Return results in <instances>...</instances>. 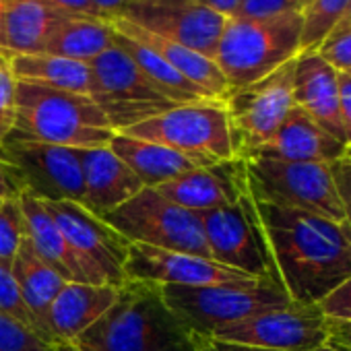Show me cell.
I'll list each match as a JSON object with an SVG mask.
<instances>
[{
	"instance_id": "cell-12",
	"label": "cell",
	"mask_w": 351,
	"mask_h": 351,
	"mask_svg": "<svg viewBox=\"0 0 351 351\" xmlns=\"http://www.w3.org/2000/svg\"><path fill=\"white\" fill-rule=\"evenodd\" d=\"M42 203L64 234L81 265L87 269L93 283L122 285L126 281L124 263L130 246L128 240L79 203L44 199Z\"/></svg>"
},
{
	"instance_id": "cell-20",
	"label": "cell",
	"mask_w": 351,
	"mask_h": 351,
	"mask_svg": "<svg viewBox=\"0 0 351 351\" xmlns=\"http://www.w3.org/2000/svg\"><path fill=\"white\" fill-rule=\"evenodd\" d=\"M293 104L345 141L339 114V73L318 52H302L293 62Z\"/></svg>"
},
{
	"instance_id": "cell-28",
	"label": "cell",
	"mask_w": 351,
	"mask_h": 351,
	"mask_svg": "<svg viewBox=\"0 0 351 351\" xmlns=\"http://www.w3.org/2000/svg\"><path fill=\"white\" fill-rule=\"evenodd\" d=\"M112 27V25H110ZM114 36V44L124 50L134 64L143 71V75L159 89V93L163 97H167L171 104L182 106V104H195V101H209L211 97L199 89L197 85H193L186 77H182L176 69H171L161 56H157L153 50H149L145 44L112 29ZM217 101V99H215Z\"/></svg>"
},
{
	"instance_id": "cell-40",
	"label": "cell",
	"mask_w": 351,
	"mask_h": 351,
	"mask_svg": "<svg viewBox=\"0 0 351 351\" xmlns=\"http://www.w3.org/2000/svg\"><path fill=\"white\" fill-rule=\"evenodd\" d=\"M23 191L25 186L19 178V173L15 171V167L0 159V201L19 199Z\"/></svg>"
},
{
	"instance_id": "cell-51",
	"label": "cell",
	"mask_w": 351,
	"mask_h": 351,
	"mask_svg": "<svg viewBox=\"0 0 351 351\" xmlns=\"http://www.w3.org/2000/svg\"><path fill=\"white\" fill-rule=\"evenodd\" d=\"M3 3H5V0H0V7H3Z\"/></svg>"
},
{
	"instance_id": "cell-7",
	"label": "cell",
	"mask_w": 351,
	"mask_h": 351,
	"mask_svg": "<svg viewBox=\"0 0 351 351\" xmlns=\"http://www.w3.org/2000/svg\"><path fill=\"white\" fill-rule=\"evenodd\" d=\"M104 221L130 244L211 258L199 213L167 201L155 189L145 186Z\"/></svg>"
},
{
	"instance_id": "cell-35",
	"label": "cell",
	"mask_w": 351,
	"mask_h": 351,
	"mask_svg": "<svg viewBox=\"0 0 351 351\" xmlns=\"http://www.w3.org/2000/svg\"><path fill=\"white\" fill-rule=\"evenodd\" d=\"M304 0H240L236 17L242 19H269L287 13H302Z\"/></svg>"
},
{
	"instance_id": "cell-3",
	"label": "cell",
	"mask_w": 351,
	"mask_h": 351,
	"mask_svg": "<svg viewBox=\"0 0 351 351\" xmlns=\"http://www.w3.org/2000/svg\"><path fill=\"white\" fill-rule=\"evenodd\" d=\"M116 130L89 95L17 81L15 124L9 136L71 149L108 147Z\"/></svg>"
},
{
	"instance_id": "cell-21",
	"label": "cell",
	"mask_w": 351,
	"mask_h": 351,
	"mask_svg": "<svg viewBox=\"0 0 351 351\" xmlns=\"http://www.w3.org/2000/svg\"><path fill=\"white\" fill-rule=\"evenodd\" d=\"M120 285L64 283L48 312V328L56 343H71L91 328L118 300Z\"/></svg>"
},
{
	"instance_id": "cell-45",
	"label": "cell",
	"mask_w": 351,
	"mask_h": 351,
	"mask_svg": "<svg viewBox=\"0 0 351 351\" xmlns=\"http://www.w3.org/2000/svg\"><path fill=\"white\" fill-rule=\"evenodd\" d=\"M201 3L207 5L209 9L217 11L219 15L228 17V19L236 17V11L240 7V0H201Z\"/></svg>"
},
{
	"instance_id": "cell-47",
	"label": "cell",
	"mask_w": 351,
	"mask_h": 351,
	"mask_svg": "<svg viewBox=\"0 0 351 351\" xmlns=\"http://www.w3.org/2000/svg\"><path fill=\"white\" fill-rule=\"evenodd\" d=\"M54 351H85V349H79V347H75L71 343H56Z\"/></svg>"
},
{
	"instance_id": "cell-39",
	"label": "cell",
	"mask_w": 351,
	"mask_h": 351,
	"mask_svg": "<svg viewBox=\"0 0 351 351\" xmlns=\"http://www.w3.org/2000/svg\"><path fill=\"white\" fill-rule=\"evenodd\" d=\"M339 114L347 147L351 149V73H339Z\"/></svg>"
},
{
	"instance_id": "cell-46",
	"label": "cell",
	"mask_w": 351,
	"mask_h": 351,
	"mask_svg": "<svg viewBox=\"0 0 351 351\" xmlns=\"http://www.w3.org/2000/svg\"><path fill=\"white\" fill-rule=\"evenodd\" d=\"M345 34H351V3H349V7L345 9L343 17L337 21V25L332 27V32L328 34L326 40H332V38H339V36H345ZM326 40H324V42H326Z\"/></svg>"
},
{
	"instance_id": "cell-25",
	"label": "cell",
	"mask_w": 351,
	"mask_h": 351,
	"mask_svg": "<svg viewBox=\"0 0 351 351\" xmlns=\"http://www.w3.org/2000/svg\"><path fill=\"white\" fill-rule=\"evenodd\" d=\"M23 217H25V236L42 256V261L52 267L66 283H93L87 269L81 265L73 248L69 246L64 234L46 211L40 197L29 191L19 195ZM97 285V283H93Z\"/></svg>"
},
{
	"instance_id": "cell-16",
	"label": "cell",
	"mask_w": 351,
	"mask_h": 351,
	"mask_svg": "<svg viewBox=\"0 0 351 351\" xmlns=\"http://www.w3.org/2000/svg\"><path fill=\"white\" fill-rule=\"evenodd\" d=\"M199 217L213 261L256 279H271L258 234L244 203V195L238 203L201 211Z\"/></svg>"
},
{
	"instance_id": "cell-49",
	"label": "cell",
	"mask_w": 351,
	"mask_h": 351,
	"mask_svg": "<svg viewBox=\"0 0 351 351\" xmlns=\"http://www.w3.org/2000/svg\"><path fill=\"white\" fill-rule=\"evenodd\" d=\"M345 157H347V159L351 161V149H347V155H345Z\"/></svg>"
},
{
	"instance_id": "cell-30",
	"label": "cell",
	"mask_w": 351,
	"mask_h": 351,
	"mask_svg": "<svg viewBox=\"0 0 351 351\" xmlns=\"http://www.w3.org/2000/svg\"><path fill=\"white\" fill-rule=\"evenodd\" d=\"M351 0H310L302 11V52H318ZM300 52V54H302Z\"/></svg>"
},
{
	"instance_id": "cell-4",
	"label": "cell",
	"mask_w": 351,
	"mask_h": 351,
	"mask_svg": "<svg viewBox=\"0 0 351 351\" xmlns=\"http://www.w3.org/2000/svg\"><path fill=\"white\" fill-rule=\"evenodd\" d=\"M302 13L269 19H228L217 44L215 62L230 91L246 87L275 73L302 52Z\"/></svg>"
},
{
	"instance_id": "cell-34",
	"label": "cell",
	"mask_w": 351,
	"mask_h": 351,
	"mask_svg": "<svg viewBox=\"0 0 351 351\" xmlns=\"http://www.w3.org/2000/svg\"><path fill=\"white\" fill-rule=\"evenodd\" d=\"M15 106H17V79L11 69L7 54L0 52V145L11 134L15 124Z\"/></svg>"
},
{
	"instance_id": "cell-31",
	"label": "cell",
	"mask_w": 351,
	"mask_h": 351,
	"mask_svg": "<svg viewBox=\"0 0 351 351\" xmlns=\"http://www.w3.org/2000/svg\"><path fill=\"white\" fill-rule=\"evenodd\" d=\"M25 238V217L19 199L0 205V263L11 265Z\"/></svg>"
},
{
	"instance_id": "cell-22",
	"label": "cell",
	"mask_w": 351,
	"mask_h": 351,
	"mask_svg": "<svg viewBox=\"0 0 351 351\" xmlns=\"http://www.w3.org/2000/svg\"><path fill=\"white\" fill-rule=\"evenodd\" d=\"M71 15L44 0H5L0 7V52L42 54L52 34Z\"/></svg>"
},
{
	"instance_id": "cell-52",
	"label": "cell",
	"mask_w": 351,
	"mask_h": 351,
	"mask_svg": "<svg viewBox=\"0 0 351 351\" xmlns=\"http://www.w3.org/2000/svg\"><path fill=\"white\" fill-rule=\"evenodd\" d=\"M0 205H3V201H0Z\"/></svg>"
},
{
	"instance_id": "cell-6",
	"label": "cell",
	"mask_w": 351,
	"mask_h": 351,
	"mask_svg": "<svg viewBox=\"0 0 351 351\" xmlns=\"http://www.w3.org/2000/svg\"><path fill=\"white\" fill-rule=\"evenodd\" d=\"M159 289L169 310L197 337H209L223 324L293 304L275 281H261L256 285L207 287L159 285Z\"/></svg>"
},
{
	"instance_id": "cell-41",
	"label": "cell",
	"mask_w": 351,
	"mask_h": 351,
	"mask_svg": "<svg viewBox=\"0 0 351 351\" xmlns=\"http://www.w3.org/2000/svg\"><path fill=\"white\" fill-rule=\"evenodd\" d=\"M50 7L71 15V17H91V19H101L99 11L95 9L93 0H44Z\"/></svg>"
},
{
	"instance_id": "cell-5",
	"label": "cell",
	"mask_w": 351,
	"mask_h": 351,
	"mask_svg": "<svg viewBox=\"0 0 351 351\" xmlns=\"http://www.w3.org/2000/svg\"><path fill=\"white\" fill-rule=\"evenodd\" d=\"M246 195L254 201L273 203L345 223L330 165L293 163L277 159H242Z\"/></svg>"
},
{
	"instance_id": "cell-33",
	"label": "cell",
	"mask_w": 351,
	"mask_h": 351,
	"mask_svg": "<svg viewBox=\"0 0 351 351\" xmlns=\"http://www.w3.org/2000/svg\"><path fill=\"white\" fill-rule=\"evenodd\" d=\"M0 312L17 318L19 322L27 324L29 328H34L42 337L38 322L34 320V316L29 314V310H27V306H25V302L21 298V291H19L17 281L13 277L11 265H7V263H0Z\"/></svg>"
},
{
	"instance_id": "cell-18",
	"label": "cell",
	"mask_w": 351,
	"mask_h": 351,
	"mask_svg": "<svg viewBox=\"0 0 351 351\" xmlns=\"http://www.w3.org/2000/svg\"><path fill=\"white\" fill-rule=\"evenodd\" d=\"M167 201L201 213L234 205L246 193L244 161L232 159L209 167H195L155 189Z\"/></svg>"
},
{
	"instance_id": "cell-11",
	"label": "cell",
	"mask_w": 351,
	"mask_h": 351,
	"mask_svg": "<svg viewBox=\"0 0 351 351\" xmlns=\"http://www.w3.org/2000/svg\"><path fill=\"white\" fill-rule=\"evenodd\" d=\"M211 339L271 351H312L328 343V320L318 306H285L215 328Z\"/></svg>"
},
{
	"instance_id": "cell-13",
	"label": "cell",
	"mask_w": 351,
	"mask_h": 351,
	"mask_svg": "<svg viewBox=\"0 0 351 351\" xmlns=\"http://www.w3.org/2000/svg\"><path fill=\"white\" fill-rule=\"evenodd\" d=\"M120 17L213 60L228 23V17L201 0H132Z\"/></svg>"
},
{
	"instance_id": "cell-43",
	"label": "cell",
	"mask_w": 351,
	"mask_h": 351,
	"mask_svg": "<svg viewBox=\"0 0 351 351\" xmlns=\"http://www.w3.org/2000/svg\"><path fill=\"white\" fill-rule=\"evenodd\" d=\"M328 343L341 351H351V322H330L328 320Z\"/></svg>"
},
{
	"instance_id": "cell-32",
	"label": "cell",
	"mask_w": 351,
	"mask_h": 351,
	"mask_svg": "<svg viewBox=\"0 0 351 351\" xmlns=\"http://www.w3.org/2000/svg\"><path fill=\"white\" fill-rule=\"evenodd\" d=\"M0 351H54V345L27 324L0 312Z\"/></svg>"
},
{
	"instance_id": "cell-50",
	"label": "cell",
	"mask_w": 351,
	"mask_h": 351,
	"mask_svg": "<svg viewBox=\"0 0 351 351\" xmlns=\"http://www.w3.org/2000/svg\"><path fill=\"white\" fill-rule=\"evenodd\" d=\"M304 3H306V5H308V3H310V0H304ZM304 9H306V7H304Z\"/></svg>"
},
{
	"instance_id": "cell-15",
	"label": "cell",
	"mask_w": 351,
	"mask_h": 351,
	"mask_svg": "<svg viewBox=\"0 0 351 351\" xmlns=\"http://www.w3.org/2000/svg\"><path fill=\"white\" fill-rule=\"evenodd\" d=\"M126 281H145L157 285L207 287V285H256L261 281L238 269L226 267L213 258L189 252L161 250L145 244H130L124 263Z\"/></svg>"
},
{
	"instance_id": "cell-23",
	"label": "cell",
	"mask_w": 351,
	"mask_h": 351,
	"mask_svg": "<svg viewBox=\"0 0 351 351\" xmlns=\"http://www.w3.org/2000/svg\"><path fill=\"white\" fill-rule=\"evenodd\" d=\"M108 147L134 171L141 184L147 189H157L163 182L173 180L176 176H180L189 169L215 165L209 159L195 157L182 151H176L171 147L128 136L122 132H116Z\"/></svg>"
},
{
	"instance_id": "cell-44",
	"label": "cell",
	"mask_w": 351,
	"mask_h": 351,
	"mask_svg": "<svg viewBox=\"0 0 351 351\" xmlns=\"http://www.w3.org/2000/svg\"><path fill=\"white\" fill-rule=\"evenodd\" d=\"M132 3V0H93L95 9L99 11L104 21H110L114 17H120L122 11Z\"/></svg>"
},
{
	"instance_id": "cell-8",
	"label": "cell",
	"mask_w": 351,
	"mask_h": 351,
	"mask_svg": "<svg viewBox=\"0 0 351 351\" xmlns=\"http://www.w3.org/2000/svg\"><path fill=\"white\" fill-rule=\"evenodd\" d=\"M120 132L203 157L213 163L238 159L226 106L215 99L173 106Z\"/></svg>"
},
{
	"instance_id": "cell-36",
	"label": "cell",
	"mask_w": 351,
	"mask_h": 351,
	"mask_svg": "<svg viewBox=\"0 0 351 351\" xmlns=\"http://www.w3.org/2000/svg\"><path fill=\"white\" fill-rule=\"evenodd\" d=\"M318 308L330 322H351V275L318 302Z\"/></svg>"
},
{
	"instance_id": "cell-19",
	"label": "cell",
	"mask_w": 351,
	"mask_h": 351,
	"mask_svg": "<svg viewBox=\"0 0 351 351\" xmlns=\"http://www.w3.org/2000/svg\"><path fill=\"white\" fill-rule=\"evenodd\" d=\"M77 155L83 171L81 207L99 219L145 189L134 171L110 147L77 149Z\"/></svg>"
},
{
	"instance_id": "cell-37",
	"label": "cell",
	"mask_w": 351,
	"mask_h": 351,
	"mask_svg": "<svg viewBox=\"0 0 351 351\" xmlns=\"http://www.w3.org/2000/svg\"><path fill=\"white\" fill-rule=\"evenodd\" d=\"M318 54L337 71V73H351V34L326 40Z\"/></svg>"
},
{
	"instance_id": "cell-24",
	"label": "cell",
	"mask_w": 351,
	"mask_h": 351,
	"mask_svg": "<svg viewBox=\"0 0 351 351\" xmlns=\"http://www.w3.org/2000/svg\"><path fill=\"white\" fill-rule=\"evenodd\" d=\"M112 25V29L145 44L149 50H153L157 56H161L171 69L178 71L182 77H186L193 85H197L199 89H203L211 99L223 101L230 95V85L223 77V73L219 71L217 62L213 58H207L186 46L173 44L165 38L153 36L145 29H141L138 25L122 19V17H114L108 21Z\"/></svg>"
},
{
	"instance_id": "cell-48",
	"label": "cell",
	"mask_w": 351,
	"mask_h": 351,
	"mask_svg": "<svg viewBox=\"0 0 351 351\" xmlns=\"http://www.w3.org/2000/svg\"><path fill=\"white\" fill-rule=\"evenodd\" d=\"M312 351H341V349H337L335 345L326 343V345H322V347H316V349H312Z\"/></svg>"
},
{
	"instance_id": "cell-38",
	"label": "cell",
	"mask_w": 351,
	"mask_h": 351,
	"mask_svg": "<svg viewBox=\"0 0 351 351\" xmlns=\"http://www.w3.org/2000/svg\"><path fill=\"white\" fill-rule=\"evenodd\" d=\"M330 171L335 178V186H337V195L343 207V215H345V226L351 230V161L347 157L330 163Z\"/></svg>"
},
{
	"instance_id": "cell-9",
	"label": "cell",
	"mask_w": 351,
	"mask_h": 351,
	"mask_svg": "<svg viewBox=\"0 0 351 351\" xmlns=\"http://www.w3.org/2000/svg\"><path fill=\"white\" fill-rule=\"evenodd\" d=\"M89 66L95 85L91 99L116 132L176 106L159 93L134 60L116 44L93 58Z\"/></svg>"
},
{
	"instance_id": "cell-17",
	"label": "cell",
	"mask_w": 351,
	"mask_h": 351,
	"mask_svg": "<svg viewBox=\"0 0 351 351\" xmlns=\"http://www.w3.org/2000/svg\"><path fill=\"white\" fill-rule=\"evenodd\" d=\"M347 143L324 130L298 106L291 108L277 132L244 159H277L293 163H335L347 155Z\"/></svg>"
},
{
	"instance_id": "cell-2",
	"label": "cell",
	"mask_w": 351,
	"mask_h": 351,
	"mask_svg": "<svg viewBox=\"0 0 351 351\" xmlns=\"http://www.w3.org/2000/svg\"><path fill=\"white\" fill-rule=\"evenodd\" d=\"M71 345L85 351H197V335L169 310L157 283L124 281L114 306Z\"/></svg>"
},
{
	"instance_id": "cell-27",
	"label": "cell",
	"mask_w": 351,
	"mask_h": 351,
	"mask_svg": "<svg viewBox=\"0 0 351 351\" xmlns=\"http://www.w3.org/2000/svg\"><path fill=\"white\" fill-rule=\"evenodd\" d=\"M9 60L17 81L89 97L93 95V73L87 62L52 54H19L9 56Z\"/></svg>"
},
{
	"instance_id": "cell-26",
	"label": "cell",
	"mask_w": 351,
	"mask_h": 351,
	"mask_svg": "<svg viewBox=\"0 0 351 351\" xmlns=\"http://www.w3.org/2000/svg\"><path fill=\"white\" fill-rule=\"evenodd\" d=\"M11 271H13V277L17 281V287L21 291V298H23L29 314L34 316V320L40 326L42 337L54 345V339L48 328V312H50L54 298L58 295V291L62 289V285L66 281L52 267H48L42 261V256L36 252V248L32 246L27 236L23 238V242L11 263Z\"/></svg>"
},
{
	"instance_id": "cell-42",
	"label": "cell",
	"mask_w": 351,
	"mask_h": 351,
	"mask_svg": "<svg viewBox=\"0 0 351 351\" xmlns=\"http://www.w3.org/2000/svg\"><path fill=\"white\" fill-rule=\"evenodd\" d=\"M197 351H271L250 345H238V343H226L211 337H197Z\"/></svg>"
},
{
	"instance_id": "cell-10",
	"label": "cell",
	"mask_w": 351,
	"mask_h": 351,
	"mask_svg": "<svg viewBox=\"0 0 351 351\" xmlns=\"http://www.w3.org/2000/svg\"><path fill=\"white\" fill-rule=\"evenodd\" d=\"M293 62L283 64L256 83L230 91L223 99L238 159L267 143L295 106Z\"/></svg>"
},
{
	"instance_id": "cell-29",
	"label": "cell",
	"mask_w": 351,
	"mask_h": 351,
	"mask_svg": "<svg viewBox=\"0 0 351 351\" xmlns=\"http://www.w3.org/2000/svg\"><path fill=\"white\" fill-rule=\"evenodd\" d=\"M112 46L114 36L108 21L91 17H66L52 34L42 54L62 56L89 64Z\"/></svg>"
},
{
	"instance_id": "cell-14",
	"label": "cell",
	"mask_w": 351,
	"mask_h": 351,
	"mask_svg": "<svg viewBox=\"0 0 351 351\" xmlns=\"http://www.w3.org/2000/svg\"><path fill=\"white\" fill-rule=\"evenodd\" d=\"M0 159L15 167L25 191L44 201H83V171L77 149L7 136Z\"/></svg>"
},
{
	"instance_id": "cell-1",
	"label": "cell",
	"mask_w": 351,
	"mask_h": 351,
	"mask_svg": "<svg viewBox=\"0 0 351 351\" xmlns=\"http://www.w3.org/2000/svg\"><path fill=\"white\" fill-rule=\"evenodd\" d=\"M271 281L298 306H318L351 275V230L244 193Z\"/></svg>"
}]
</instances>
